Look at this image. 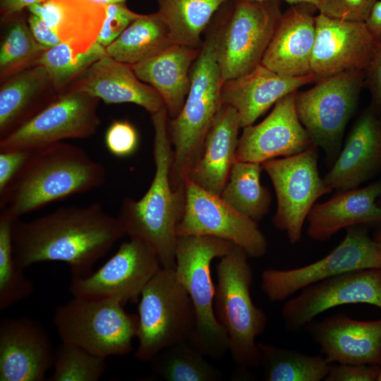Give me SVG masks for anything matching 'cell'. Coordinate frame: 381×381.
<instances>
[{
  "label": "cell",
  "instance_id": "cell-46",
  "mask_svg": "<svg viewBox=\"0 0 381 381\" xmlns=\"http://www.w3.org/2000/svg\"><path fill=\"white\" fill-rule=\"evenodd\" d=\"M376 42H381V0L377 1L365 21Z\"/></svg>",
  "mask_w": 381,
  "mask_h": 381
},
{
  "label": "cell",
  "instance_id": "cell-25",
  "mask_svg": "<svg viewBox=\"0 0 381 381\" xmlns=\"http://www.w3.org/2000/svg\"><path fill=\"white\" fill-rule=\"evenodd\" d=\"M381 180L368 186L336 192L329 200L315 203L307 217V234L318 241L329 240L343 229L356 225L381 226Z\"/></svg>",
  "mask_w": 381,
  "mask_h": 381
},
{
  "label": "cell",
  "instance_id": "cell-47",
  "mask_svg": "<svg viewBox=\"0 0 381 381\" xmlns=\"http://www.w3.org/2000/svg\"><path fill=\"white\" fill-rule=\"evenodd\" d=\"M42 0H0V18L24 11Z\"/></svg>",
  "mask_w": 381,
  "mask_h": 381
},
{
  "label": "cell",
  "instance_id": "cell-7",
  "mask_svg": "<svg viewBox=\"0 0 381 381\" xmlns=\"http://www.w3.org/2000/svg\"><path fill=\"white\" fill-rule=\"evenodd\" d=\"M114 298L73 296L55 309L53 322L61 341L107 358L132 351L138 316Z\"/></svg>",
  "mask_w": 381,
  "mask_h": 381
},
{
  "label": "cell",
  "instance_id": "cell-32",
  "mask_svg": "<svg viewBox=\"0 0 381 381\" xmlns=\"http://www.w3.org/2000/svg\"><path fill=\"white\" fill-rule=\"evenodd\" d=\"M258 366L266 381L325 380L331 363L323 356L302 353L272 344L257 343Z\"/></svg>",
  "mask_w": 381,
  "mask_h": 381
},
{
  "label": "cell",
  "instance_id": "cell-33",
  "mask_svg": "<svg viewBox=\"0 0 381 381\" xmlns=\"http://www.w3.org/2000/svg\"><path fill=\"white\" fill-rule=\"evenodd\" d=\"M261 164L236 161L220 196L238 212L256 222L267 214L272 202L269 190L260 183Z\"/></svg>",
  "mask_w": 381,
  "mask_h": 381
},
{
  "label": "cell",
  "instance_id": "cell-29",
  "mask_svg": "<svg viewBox=\"0 0 381 381\" xmlns=\"http://www.w3.org/2000/svg\"><path fill=\"white\" fill-rule=\"evenodd\" d=\"M200 48L173 44L158 55L131 65L137 77L162 97L168 116L181 111L190 85V69Z\"/></svg>",
  "mask_w": 381,
  "mask_h": 381
},
{
  "label": "cell",
  "instance_id": "cell-1",
  "mask_svg": "<svg viewBox=\"0 0 381 381\" xmlns=\"http://www.w3.org/2000/svg\"><path fill=\"white\" fill-rule=\"evenodd\" d=\"M125 235L117 217L99 202L64 206L30 221L15 220L13 254L23 269L59 261L68 265L72 277H83Z\"/></svg>",
  "mask_w": 381,
  "mask_h": 381
},
{
  "label": "cell",
  "instance_id": "cell-16",
  "mask_svg": "<svg viewBox=\"0 0 381 381\" xmlns=\"http://www.w3.org/2000/svg\"><path fill=\"white\" fill-rule=\"evenodd\" d=\"M367 303L381 309V269H362L312 284L285 302L281 315L287 330L298 332L336 306Z\"/></svg>",
  "mask_w": 381,
  "mask_h": 381
},
{
  "label": "cell",
  "instance_id": "cell-14",
  "mask_svg": "<svg viewBox=\"0 0 381 381\" xmlns=\"http://www.w3.org/2000/svg\"><path fill=\"white\" fill-rule=\"evenodd\" d=\"M176 235L224 239L241 247L251 258L265 255L268 247L258 222L189 179L185 183V204Z\"/></svg>",
  "mask_w": 381,
  "mask_h": 381
},
{
  "label": "cell",
  "instance_id": "cell-26",
  "mask_svg": "<svg viewBox=\"0 0 381 381\" xmlns=\"http://www.w3.org/2000/svg\"><path fill=\"white\" fill-rule=\"evenodd\" d=\"M60 93L40 65L25 68L1 82L0 139L37 115Z\"/></svg>",
  "mask_w": 381,
  "mask_h": 381
},
{
  "label": "cell",
  "instance_id": "cell-24",
  "mask_svg": "<svg viewBox=\"0 0 381 381\" xmlns=\"http://www.w3.org/2000/svg\"><path fill=\"white\" fill-rule=\"evenodd\" d=\"M68 90L84 92L107 104L133 103L151 114L165 107L158 92L140 80L131 65L108 55L92 64Z\"/></svg>",
  "mask_w": 381,
  "mask_h": 381
},
{
  "label": "cell",
  "instance_id": "cell-2",
  "mask_svg": "<svg viewBox=\"0 0 381 381\" xmlns=\"http://www.w3.org/2000/svg\"><path fill=\"white\" fill-rule=\"evenodd\" d=\"M105 167L81 147L63 142L30 151L0 192V214L16 220L70 196L102 186Z\"/></svg>",
  "mask_w": 381,
  "mask_h": 381
},
{
  "label": "cell",
  "instance_id": "cell-5",
  "mask_svg": "<svg viewBox=\"0 0 381 381\" xmlns=\"http://www.w3.org/2000/svg\"><path fill=\"white\" fill-rule=\"evenodd\" d=\"M248 257L243 249L234 245L220 258L214 300L215 315L228 336L229 351L243 370L258 366L255 339L267 322L265 313L254 304L250 296L253 275Z\"/></svg>",
  "mask_w": 381,
  "mask_h": 381
},
{
  "label": "cell",
  "instance_id": "cell-4",
  "mask_svg": "<svg viewBox=\"0 0 381 381\" xmlns=\"http://www.w3.org/2000/svg\"><path fill=\"white\" fill-rule=\"evenodd\" d=\"M165 107L151 114L154 128L155 174L139 200L125 198L116 217L129 238L141 240L156 252L162 267L175 269L176 227L185 204V188L175 190L170 181L173 149Z\"/></svg>",
  "mask_w": 381,
  "mask_h": 381
},
{
  "label": "cell",
  "instance_id": "cell-34",
  "mask_svg": "<svg viewBox=\"0 0 381 381\" xmlns=\"http://www.w3.org/2000/svg\"><path fill=\"white\" fill-rule=\"evenodd\" d=\"M0 82L34 65L48 48L32 35L24 11L1 18Z\"/></svg>",
  "mask_w": 381,
  "mask_h": 381
},
{
  "label": "cell",
  "instance_id": "cell-42",
  "mask_svg": "<svg viewBox=\"0 0 381 381\" xmlns=\"http://www.w3.org/2000/svg\"><path fill=\"white\" fill-rule=\"evenodd\" d=\"M380 366L376 364L337 363L330 365L325 381H375Z\"/></svg>",
  "mask_w": 381,
  "mask_h": 381
},
{
  "label": "cell",
  "instance_id": "cell-3",
  "mask_svg": "<svg viewBox=\"0 0 381 381\" xmlns=\"http://www.w3.org/2000/svg\"><path fill=\"white\" fill-rule=\"evenodd\" d=\"M233 6L224 4L216 13L190 69V85L179 114L168 122L173 147L170 181L174 190L186 181L200 158L210 126L222 104L224 79L217 60L219 40Z\"/></svg>",
  "mask_w": 381,
  "mask_h": 381
},
{
  "label": "cell",
  "instance_id": "cell-18",
  "mask_svg": "<svg viewBox=\"0 0 381 381\" xmlns=\"http://www.w3.org/2000/svg\"><path fill=\"white\" fill-rule=\"evenodd\" d=\"M296 92L280 99L262 121L243 128L236 161L262 164L298 154L313 145L297 115Z\"/></svg>",
  "mask_w": 381,
  "mask_h": 381
},
{
  "label": "cell",
  "instance_id": "cell-39",
  "mask_svg": "<svg viewBox=\"0 0 381 381\" xmlns=\"http://www.w3.org/2000/svg\"><path fill=\"white\" fill-rule=\"evenodd\" d=\"M139 135L135 126L128 120H115L104 134L107 150L116 157L132 155L139 146Z\"/></svg>",
  "mask_w": 381,
  "mask_h": 381
},
{
  "label": "cell",
  "instance_id": "cell-6",
  "mask_svg": "<svg viewBox=\"0 0 381 381\" xmlns=\"http://www.w3.org/2000/svg\"><path fill=\"white\" fill-rule=\"evenodd\" d=\"M235 244L211 236H179L175 273L188 294L195 313V328L189 342L205 357L219 358L229 351V339L214 309L215 288L210 265Z\"/></svg>",
  "mask_w": 381,
  "mask_h": 381
},
{
  "label": "cell",
  "instance_id": "cell-20",
  "mask_svg": "<svg viewBox=\"0 0 381 381\" xmlns=\"http://www.w3.org/2000/svg\"><path fill=\"white\" fill-rule=\"evenodd\" d=\"M381 171V114L371 107L356 120L339 156L323 177L332 190L358 188Z\"/></svg>",
  "mask_w": 381,
  "mask_h": 381
},
{
  "label": "cell",
  "instance_id": "cell-44",
  "mask_svg": "<svg viewBox=\"0 0 381 381\" xmlns=\"http://www.w3.org/2000/svg\"><path fill=\"white\" fill-rule=\"evenodd\" d=\"M30 152L18 150L0 151V192L18 172Z\"/></svg>",
  "mask_w": 381,
  "mask_h": 381
},
{
  "label": "cell",
  "instance_id": "cell-50",
  "mask_svg": "<svg viewBox=\"0 0 381 381\" xmlns=\"http://www.w3.org/2000/svg\"><path fill=\"white\" fill-rule=\"evenodd\" d=\"M373 238L381 246V226L375 232Z\"/></svg>",
  "mask_w": 381,
  "mask_h": 381
},
{
  "label": "cell",
  "instance_id": "cell-22",
  "mask_svg": "<svg viewBox=\"0 0 381 381\" xmlns=\"http://www.w3.org/2000/svg\"><path fill=\"white\" fill-rule=\"evenodd\" d=\"M316 11L311 4H291L282 13L261 64L284 77L311 73Z\"/></svg>",
  "mask_w": 381,
  "mask_h": 381
},
{
  "label": "cell",
  "instance_id": "cell-31",
  "mask_svg": "<svg viewBox=\"0 0 381 381\" xmlns=\"http://www.w3.org/2000/svg\"><path fill=\"white\" fill-rule=\"evenodd\" d=\"M157 13L167 25L176 44L200 48L201 36L214 15L233 0H156Z\"/></svg>",
  "mask_w": 381,
  "mask_h": 381
},
{
  "label": "cell",
  "instance_id": "cell-13",
  "mask_svg": "<svg viewBox=\"0 0 381 381\" xmlns=\"http://www.w3.org/2000/svg\"><path fill=\"white\" fill-rule=\"evenodd\" d=\"M100 99L84 92L65 90L37 115L0 139V151H32L68 139L94 135L101 121Z\"/></svg>",
  "mask_w": 381,
  "mask_h": 381
},
{
  "label": "cell",
  "instance_id": "cell-43",
  "mask_svg": "<svg viewBox=\"0 0 381 381\" xmlns=\"http://www.w3.org/2000/svg\"><path fill=\"white\" fill-rule=\"evenodd\" d=\"M364 84L370 92V107L381 114V42H376L371 60L365 71Z\"/></svg>",
  "mask_w": 381,
  "mask_h": 381
},
{
  "label": "cell",
  "instance_id": "cell-49",
  "mask_svg": "<svg viewBox=\"0 0 381 381\" xmlns=\"http://www.w3.org/2000/svg\"><path fill=\"white\" fill-rule=\"evenodd\" d=\"M93 1L103 4V5H109L112 4H119V3H125L126 0H92Z\"/></svg>",
  "mask_w": 381,
  "mask_h": 381
},
{
  "label": "cell",
  "instance_id": "cell-9",
  "mask_svg": "<svg viewBox=\"0 0 381 381\" xmlns=\"http://www.w3.org/2000/svg\"><path fill=\"white\" fill-rule=\"evenodd\" d=\"M365 71L343 72L296 92L298 117L313 145L321 148L329 169L343 145L344 131L358 103Z\"/></svg>",
  "mask_w": 381,
  "mask_h": 381
},
{
  "label": "cell",
  "instance_id": "cell-19",
  "mask_svg": "<svg viewBox=\"0 0 381 381\" xmlns=\"http://www.w3.org/2000/svg\"><path fill=\"white\" fill-rule=\"evenodd\" d=\"M54 349L38 321L4 318L0 321V380L43 381L52 368Z\"/></svg>",
  "mask_w": 381,
  "mask_h": 381
},
{
  "label": "cell",
  "instance_id": "cell-37",
  "mask_svg": "<svg viewBox=\"0 0 381 381\" xmlns=\"http://www.w3.org/2000/svg\"><path fill=\"white\" fill-rule=\"evenodd\" d=\"M15 220L0 214V310L29 297L34 285L16 262L12 229Z\"/></svg>",
  "mask_w": 381,
  "mask_h": 381
},
{
  "label": "cell",
  "instance_id": "cell-41",
  "mask_svg": "<svg viewBox=\"0 0 381 381\" xmlns=\"http://www.w3.org/2000/svg\"><path fill=\"white\" fill-rule=\"evenodd\" d=\"M141 16L130 10L125 3L106 5V16L97 42L106 48Z\"/></svg>",
  "mask_w": 381,
  "mask_h": 381
},
{
  "label": "cell",
  "instance_id": "cell-21",
  "mask_svg": "<svg viewBox=\"0 0 381 381\" xmlns=\"http://www.w3.org/2000/svg\"><path fill=\"white\" fill-rule=\"evenodd\" d=\"M310 324V335L329 363L381 364V318L363 321L339 313Z\"/></svg>",
  "mask_w": 381,
  "mask_h": 381
},
{
  "label": "cell",
  "instance_id": "cell-17",
  "mask_svg": "<svg viewBox=\"0 0 381 381\" xmlns=\"http://www.w3.org/2000/svg\"><path fill=\"white\" fill-rule=\"evenodd\" d=\"M311 57L315 82L351 71H365L376 42L365 22L341 20L318 13Z\"/></svg>",
  "mask_w": 381,
  "mask_h": 381
},
{
  "label": "cell",
  "instance_id": "cell-23",
  "mask_svg": "<svg viewBox=\"0 0 381 381\" xmlns=\"http://www.w3.org/2000/svg\"><path fill=\"white\" fill-rule=\"evenodd\" d=\"M313 82L312 73L284 77L260 64L244 75L224 80L222 101L236 110L243 128L253 125L280 99Z\"/></svg>",
  "mask_w": 381,
  "mask_h": 381
},
{
  "label": "cell",
  "instance_id": "cell-36",
  "mask_svg": "<svg viewBox=\"0 0 381 381\" xmlns=\"http://www.w3.org/2000/svg\"><path fill=\"white\" fill-rule=\"evenodd\" d=\"M107 55L106 48L97 42L87 52L79 54L61 42L46 49L36 65L44 68L55 88L62 92L92 64Z\"/></svg>",
  "mask_w": 381,
  "mask_h": 381
},
{
  "label": "cell",
  "instance_id": "cell-35",
  "mask_svg": "<svg viewBox=\"0 0 381 381\" xmlns=\"http://www.w3.org/2000/svg\"><path fill=\"white\" fill-rule=\"evenodd\" d=\"M189 341L169 346L151 361L153 373L168 381H217L222 372Z\"/></svg>",
  "mask_w": 381,
  "mask_h": 381
},
{
  "label": "cell",
  "instance_id": "cell-11",
  "mask_svg": "<svg viewBox=\"0 0 381 381\" xmlns=\"http://www.w3.org/2000/svg\"><path fill=\"white\" fill-rule=\"evenodd\" d=\"M370 268L381 269V246L370 237L368 226L356 225L346 228L339 245L314 262L293 269L263 270L261 289L270 301L279 302L312 284Z\"/></svg>",
  "mask_w": 381,
  "mask_h": 381
},
{
  "label": "cell",
  "instance_id": "cell-51",
  "mask_svg": "<svg viewBox=\"0 0 381 381\" xmlns=\"http://www.w3.org/2000/svg\"><path fill=\"white\" fill-rule=\"evenodd\" d=\"M377 204L381 207V194L380 195V196L377 198Z\"/></svg>",
  "mask_w": 381,
  "mask_h": 381
},
{
  "label": "cell",
  "instance_id": "cell-28",
  "mask_svg": "<svg viewBox=\"0 0 381 381\" xmlns=\"http://www.w3.org/2000/svg\"><path fill=\"white\" fill-rule=\"evenodd\" d=\"M27 9L76 54L87 52L97 42L106 16V6L92 0H42Z\"/></svg>",
  "mask_w": 381,
  "mask_h": 381
},
{
  "label": "cell",
  "instance_id": "cell-12",
  "mask_svg": "<svg viewBox=\"0 0 381 381\" xmlns=\"http://www.w3.org/2000/svg\"><path fill=\"white\" fill-rule=\"evenodd\" d=\"M282 16L278 1H234L217 49L224 80L261 64Z\"/></svg>",
  "mask_w": 381,
  "mask_h": 381
},
{
  "label": "cell",
  "instance_id": "cell-48",
  "mask_svg": "<svg viewBox=\"0 0 381 381\" xmlns=\"http://www.w3.org/2000/svg\"><path fill=\"white\" fill-rule=\"evenodd\" d=\"M256 1H267V0H256ZM272 1H284L289 3L290 5L299 3H308L317 6L318 0H272ZM317 8V7H316Z\"/></svg>",
  "mask_w": 381,
  "mask_h": 381
},
{
  "label": "cell",
  "instance_id": "cell-45",
  "mask_svg": "<svg viewBox=\"0 0 381 381\" xmlns=\"http://www.w3.org/2000/svg\"><path fill=\"white\" fill-rule=\"evenodd\" d=\"M28 23L32 35L40 44L49 48L61 43L58 36L37 16L29 13Z\"/></svg>",
  "mask_w": 381,
  "mask_h": 381
},
{
  "label": "cell",
  "instance_id": "cell-38",
  "mask_svg": "<svg viewBox=\"0 0 381 381\" xmlns=\"http://www.w3.org/2000/svg\"><path fill=\"white\" fill-rule=\"evenodd\" d=\"M49 381H97L104 375L106 358L61 341L55 349Z\"/></svg>",
  "mask_w": 381,
  "mask_h": 381
},
{
  "label": "cell",
  "instance_id": "cell-10",
  "mask_svg": "<svg viewBox=\"0 0 381 381\" xmlns=\"http://www.w3.org/2000/svg\"><path fill=\"white\" fill-rule=\"evenodd\" d=\"M318 151L313 145L298 154L261 164L277 198L272 222L291 244L300 242L304 222L318 199L332 191L319 174Z\"/></svg>",
  "mask_w": 381,
  "mask_h": 381
},
{
  "label": "cell",
  "instance_id": "cell-8",
  "mask_svg": "<svg viewBox=\"0 0 381 381\" xmlns=\"http://www.w3.org/2000/svg\"><path fill=\"white\" fill-rule=\"evenodd\" d=\"M135 356L150 361L162 349L189 341L195 328L192 301L174 269L161 267L143 289L138 304Z\"/></svg>",
  "mask_w": 381,
  "mask_h": 381
},
{
  "label": "cell",
  "instance_id": "cell-40",
  "mask_svg": "<svg viewBox=\"0 0 381 381\" xmlns=\"http://www.w3.org/2000/svg\"><path fill=\"white\" fill-rule=\"evenodd\" d=\"M377 0H318L317 10L326 16L365 22Z\"/></svg>",
  "mask_w": 381,
  "mask_h": 381
},
{
  "label": "cell",
  "instance_id": "cell-27",
  "mask_svg": "<svg viewBox=\"0 0 381 381\" xmlns=\"http://www.w3.org/2000/svg\"><path fill=\"white\" fill-rule=\"evenodd\" d=\"M240 128L236 110L222 103L206 135L202 155L188 179L220 195L236 162Z\"/></svg>",
  "mask_w": 381,
  "mask_h": 381
},
{
  "label": "cell",
  "instance_id": "cell-15",
  "mask_svg": "<svg viewBox=\"0 0 381 381\" xmlns=\"http://www.w3.org/2000/svg\"><path fill=\"white\" fill-rule=\"evenodd\" d=\"M162 267L155 250L145 242L129 238L97 271L83 277H72L69 289L73 296L114 298L123 305L136 301Z\"/></svg>",
  "mask_w": 381,
  "mask_h": 381
},
{
  "label": "cell",
  "instance_id": "cell-30",
  "mask_svg": "<svg viewBox=\"0 0 381 381\" xmlns=\"http://www.w3.org/2000/svg\"><path fill=\"white\" fill-rule=\"evenodd\" d=\"M174 44L159 14H142L108 47V56L129 65L151 59Z\"/></svg>",
  "mask_w": 381,
  "mask_h": 381
}]
</instances>
